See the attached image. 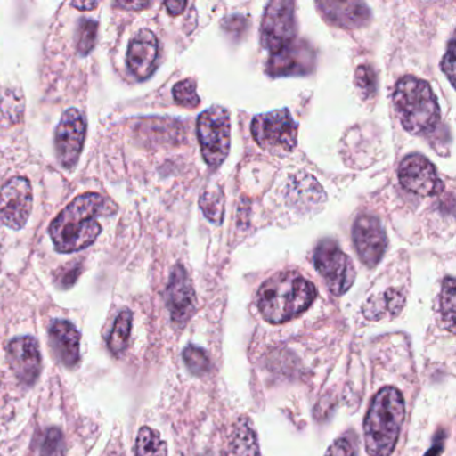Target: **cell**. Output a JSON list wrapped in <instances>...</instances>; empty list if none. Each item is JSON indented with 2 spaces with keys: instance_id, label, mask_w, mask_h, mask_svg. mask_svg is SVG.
I'll use <instances>...</instances> for the list:
<instances>
[{
  "instance_id": "obj_21",
  "label": "cell",
  "mask_w": 456,
  "mask_h": 456,
  "mask_svg": "<svg viewBox=\"0 0 456 456\" xmlns=\"http://www.w3.org/2000/svg\"><path fill=\"white\" fill-rule=\"evenodd\" d=\"M133 314L129 309H125L117 316L113 330L109 336V349L111 354L119 356L126 351L129 346L130 335H132Z\"/></svg>"
},
{
  "instance_id": "obj_12",
  "label": "cell",
  "mask_w": 456,
  "mask_h": 456,
  "mask_svg": "<svg viewBox=\"0 0 456 456\" xmlns=\"http://www.w3.org/2000/svg\"><path fill=\"white\" fill-rule=\"evenodd\" d=\"M352 236H354L357 255L362 258V263L370 268H375L383 258L388 244L386 231L380 220L375 216H359L354 221Z\"/></svg>"
},
{
  "instance_id": "obj_11",
  "label": "cell",
  "mask_w": 456,
  "mask_h": 456,
  "mask_svg": "<svg viewBox=\"0 0 456 456\" xmlns=\"http://www.w3.org/2000/svg\"><path fill=\"white\" fill-rule=\"evenodd\" d=\"M399 180L403 188L418 196H436L443 191L436 169L421 154H410L403 159L399 167Z\"/></svg>"
},
{
  "instance_id": "obj_27",
  "label": "cell",
  "mask_w": 456,
  "mask_h": 456,
  "mask_svg": "<svg viewBox=\"0 0 456 456\" xmlns=\"http://www.w3.org/2000/svg\"><path fill=\"white\" fill-rule=\"evenodd\" d=\"M41 456H66V443L60 428L47 429L41 447Z\"/></svg>"
},
{
  "instance_id": "obj_5",
  "label": "cell",
  "mask_w": 456,
  "mask_h": 456,
  "mask_svg": "<svg viewBox=\"0 0 456 456\" xmlns=\"http://www.w3.org/2000/svg\"><path fill=\"white\" fill-rule=\"evenodd\" d=\"M197 134L202 157L210 167H220L231 149V117L221 106L205 110L197 121Z\"/></svg>"
},
{
  "instance_id": "obj_18",
  "label": "cell",
  "mask_w": 456,
  "mask_h": 456,
  "mask_svg": "<svg viewBox=\"0 0 456 456\" xmlns=\"http://www.w3.org/2000/svg\"><path fill=\"white\" fill-rule=\"evenodd\" d=\"M322 14L330 25L341 28H360L370 20V12L367 4L362 2H336L325 0L317 4Z\"/></svg>"
},
{
  "instance_id": "obj_25",
  "label": "cell",
  "mask_w": 456,
  "mask_h": 456,
  "mask_svg": "<svg viewBox=\"0 0 456 456\" xmlns=\"http://www.w3.org/2000/svg\"><path fill=\"white\" fill-rule=\"evenodd\" d=\"M183 362L193 375L204 376L210 370V360L204 349L188 346L183 352Z\"/></svg>"
},
{
  "instance_id": "obj_19",
  "label": "cell",
  "mask_w": 456,
  "mask_h": 456,
  "mask_svg": "<svg viewBox=\"0 0 456 456\" xmlns=\"http://www.w3.org/2000/svg\"><path fill=\"white\" fill-rule=\"evenodd\" d=\"M404 305V296L400 290L389 289L378 298H370L364 306V314L368 320H379L386 312L397 314Z\"/></svg>"
},
{
  "instance_id": "obj_3",
  "label": "cell",
  "mask_w": 456,
  "mask_h": 456,
  "mask_svg": "<svg viewBox=\"0 0 456 456\" xmlns=\"http://www.w3.org/2000/svg\"><path fill=\"white\" fill-rule=\"evenodd\" d=\"M404 415V399L399 389L384 387L375 395L364 420L365 448L370 456L394 452Z\"/></svg>"
},
{
  "instance_id": "obj_36",
  "label": "cell",
  "mask_w": 456,
  "mask_h": 456,
  "mask_svg": "<svg viewBox=\"0 0 456 456\" xmlns=\"http://www.w3.org/2000/svg\"><path fill=\"white\" fill-rule=\"evenodd\" d=\"M71 6L78 9L79 12H89L98 6V2H73Z\"/></svg>"
},
{
  "instance_id": "obj_29",
  "label": "cell",
  "mask_w": 456,
  "mask_h": 456,
  "mask_svg": "<svg viewBox=\"0 0 456 456\" xmlns=\"http://www.w3.org/2000/svg\"><path fill=\"white\" fill-rule=\"evenodd\" d=\"M98 23L94 20H84L79 26L78 52L87 55L94 49L97 42Z\"/></svg>"
},
{
  "instance_id": "obj_4",
  "label": "cell",
  "mask_w": 456,
  "mask_h": 456,
  "mask_svg": "<svg viewBox=\"0 0 456 456\" xmlns=\"http://www.w3.org/2000/svg\"><path fill=\"white\" fill-rule=\"evenodd\" d=\"M394 105L403 126L411 134L431 133L439 124L440 109L428 82L404 77L397 82Z\"/></svg>"
},
{
  "instance_id": "obj_22",
  "label": "cell",
  "mask_w": 456,
  "mask_h": 456,
  "mask_svg": "<svg viewBox=\"0 0 456 456\" xmlns=\"http://www.w3.org/2000/svg\"><path fill=\"white\" fill-rule=\"evenodd\" d=\"M135 456H167V443L161 435L151 427H142L138 432Z\"/></svg>"
},
{
  "instance_id": "obj_9",
  "label": "cell",
  "mask_w": 456,
  "mask_h": 456,
  "mask_svg": "<svg viewBox=\"0 0 456 456\" xmlns=\"http://www.w3.org/2000/svg\"><path fill=\"white\" fill-rule=\"evenodd\" d=\"M86 121L77 109L63 113L55 132V151L60 164L73 170L78 164L86 140Z\"/></svg>"
},
{
  "instance_id": "obj_16",
  "label": "cell",
  "mask_w": 456,
  "mask_h": 456,
  "mask_svg": "<svg viewBox=\"0 0 456 456\" xmlns=\"http://www.w3.org/2000/svg\"><path fill=\"white\" fill-rule=\"evenodd\" d=\"M159 39L151 30H141L130 42L127 65L133 76L143 81L154 73L159 61Z\"/></svg>"
},
{
  "instance_id": "obj_1",
  "label": "cell",
  "mask_w": 456,
  "mask_h": 456,
  "mask_svg": "<svg viewBox=\"0 0 456 456\" xmlns=\"http://www.w3.org/2000/svg\"><path fill=\"white\" fill-rule=\"evenodd\" d=\"M106 207L108 202L98 193L81 194L69 204L49 229L57 252L69 255L94 244L102 232L98 218Z\"/></svg>"
},
{
  "instance_id": "obj_32",
  "label": "cell",
  "mask_w": 456,
  "mask_h": 456,
  "mask_svg": "<svg viewBox=\"0 0 456 456\" xmlns=\"http://www.w3.org/2000/svg\"><path fill=\"white\" fill-rule=\"evenodd\" d=\"M445 435L443 432H439L435 437L434 445L431 450L426 453V456H439L442 453L443 448H444Z\"/></svg>"
},
{
  "instance_id": "obj_8",
  "label": "cell",
  "mask_w": 456,
  "mask_h": 456,
  "mask_svg": "<svg viewBox=\"0 0 456 456\" xmlns=\"http://www.w3.org/2000/svg\"><path fill=\"white\" fill-rule=\"evenodd\" d=\"M295 4L290 0H273L266 7L261 25V44L272 54L296 41Z\"/></svg>"
},
{
  "instance_id": "obj_30",
  "label": "cell",
  "mask_w": 456,
  "mask_h": 456,
  "mask_svg": "<svg viewBox=\"0 0 456 456\" xmlns=\"http://www.w3.org/2000/svg\"><path fill=\"white\" fill-rule=\"evenodd\" d=\"M442 70L447 76L451 86H455V41L453 38L448 44L447 53L443 58Z\"/></svg>"
},
{
  "instance_id": "obj_6",
  "label": "cell",
  "mask_w": 456,
  "mask_h": 456,
  "mask_svg": "<svg viewBox=\"0 0 456 456\" xmlns=\"http://www.w3.org/2000/svg\"><path fill=\"white\" fill-rule=\"evenodd\" d=\"M252 134L261 149L274 154L289 153L297 145V124L287 109L256 117Z\"/></svg>"
},
{
  "instance_id": "obj_26",
  "label": "cell",
  "mask_w": 456,
  "mask_h": 456,
  "mask_svg": "<svg viewBox=\"0 0 456 456\" xmlns=\"http://www.w3.org/2000/svg\"><path fill=\"white\" fill-rule=\"evenodd\" d=\"M173 97L175 102L183 108L194 109L200 105V97L197 94L196 82L193 79H185L178 82L173 87Z\"/></svg>"
},
{
  "instance_id": "obj_20",
  "label": "cell",
  "mask_w": 456,
  "mask_h": 456,
  "mask_svg": "<svg viewBox=\"0 0 456 456\" xmlns=\"http://www.w3.org/2000/svg\"><path fill=\"white\" fill-rule=\"evenodd\" d=\"M233 456H260L257 435L248 419H240L232 440Z\"/></svg>"
},
{
  "instance_id": "obj_28",
  "label": "cell",
  "mask_w": 456,
  "mask_h": 456,
  "mask_svg": "<svg viewBox=\"0 0 456 456\" xmlns=\"http://www.w3.org/2000/svg\"><path fill=\"white\" fill-rule=\"evenodd\" d=\"M357 89L364 97H372L378 86V78H376L375 70L370 66L360 65L356 69V76H354Z\"/></svg>"
},
{
  "instance_id": "obj_10",
  "label": "cell",
  "mask_w": 456,
  "mask_h": 456,
  "mask_svg": "<svg viewBox=\"0 0 456 456\" xmlns=\"http://www.w3.org/2000/svg\"><path fill=\"white\" fill-rule=\"evenodd\" d=\"M33 210V188L26 177L10 180L0 191V220L10 229L20 231Z\"/></svg>"
},
{
  "instance_id": "obj_13",
  "label": "cell",
  "mask_w": 456,
  "mask_h": 456,
  "mask_svg": "<svg viewBox=\"0 0 456 456\" xmlns=\"http://www.w3.org/2000/svg\"><path fill=\"white\" fill-rule=\"evenodd\" d=\"M167 304L172 322L183 328L196 311V293L191 277L183 265H175L167 288Z\"/></svg>"
},
{
  "instance_id": "obj_35",
  "label": "cell",
  "mask_w": 456,
  "mask_h": 456,
  "mask_svg": "<svg viewBox=\"0 0 456 456\" xmlns=\"http://www.w3.org/2000/svg\"><path fill=\"white\" fill-rule=\"evenodd\" d=\"M117 4L126 10H135V12H140V10L146 9V7L151 6L149 2H118Z\"/></svg>"
},
{
  "instance_id": "obj_15",
  "label": "cell",
  "mask_w": 456,
  "mask_h": 456,
  "mask_svg": "<svg viewBox=\"0 0 456 456\" xmlns=\"http://www.w3.org/2000/svg\"><path fill=\"white\" fill-rule=\"evenodd\" d=\"M314 53L306 42L295 41L272 54L266 71L272 77L305 76L314 69Z\"/></svg>"
},
{
  "instance_id": "obj_23",
  "label": "cell",
  "mask_w": 456,
  "mask_h": 456,
  "mask_svg": "<svg viewBox=\"0 0 456 456\" xmlns=\"http://www.w3.org/2000/svg\"><path fill=\"white\" fill-rule=\"evenodd\" d=\"M224 194L220 189H212L202 193L200 199V207L208 220L215 224L223 223L224 218Z\"/></svg>"
},
{
  "instance_id": "obj_2",
  "label": "cell",
  "mask_w": 456,
  "mask_h": 456,
  "mask_svg": "<svg viewBox=\"0 0 456 456\" xmlns=\"http://www.w3.org/2000/svg\"><path fill=\"white\" fill-rule=\"evenodd\" d=\"M316 288L297 272H281L261 285L257 305L271 324H282L305 312L316 298Z\"/></svg>"
},
{
  "instance_id": "obj_34",
  "label": "cell",
  "mask_w": 456,
  "mask_h": 456,
  "mask_svg": "<svg viewBox=\"0 0 456 456\" xmlns=\"http://www.w3.org/2000/svg\"><path fill=\"white\" fill-rule=\"evenodd\" d=\"M79 276V268H73L71 271H69L68 273L63 274L62 279H61V282H62L63 287H71L74 282L77 281Z\"/></svg>"
},
{
  "instance_id": "obj_33",
  "label": "cell",
  "mask_w": 456,
  "mask_h": 456,
  "mask_svg": "<svg viewBox=\"0 0 456 456\" xmlns=\"http://www.w3.org/2000/svg\"><path fill=\"white\" fill-rule=\"evenodd\" d=\"M186 2H167L165 6H167V12H169L170 15L175 17V15L183 14V10L186 7Z\"/></svg>"
},
{
  "instance_id": "obj_17",
  "label": "cell",
  "mask_w": 456,
  "mask_h": 456,
  "mask_svg": "<svg viewBox=\"0 0 456 456\" xmlns=\"http://www.w3.org/2000/svg\"><path fill=\"white\" fill-rule=\"evenodd\" d=\"M53 351L65 367L74 368L81 357V333L73 322L55 320L50 327Z\"/></svg>"
},
{
  "instance_id": "obj_14",
  "label": "cell",
  "mask_w": 456,
  "mask_h": 456,
  "mask_svg": "<svg viewBox=\"0 0 456 456\" xmlns=\"http://www.w3.org/2000/svg\"><path fill=\"white\" fill-rule=\"evenodd\" d=\"M7 357L15 376L25 386H33L42 370L39 344L33 336H20L10 341Z\"/></svg>"
},
{
  "instance_id": "obj_7",
  "label": "cell",
  "mask_w": 456,
  "mask_h": 456,
  "mask_svg": "<svg viewBox=\"0 0 456 456\" xmlns=\"http://www.w3.org/2000/svg\"><path fill=\"white\" fill-rule=\"evenodd\" d=\"M314 265L336 296L348 292L356 279L351 258L333 240H322L314 250Z\"/></svg>"
},
{
  "instance_id": "obj_24",
  "label": "cell",
  "mask_w": 456,
  "mask_h": 456,
  "mask_svg": "<svg viewBox=\"0 0 456 456\" xmlns=\"http://www.w3.org/2000/svg\"><path fill=\"white\" fill-rule=\"evenodd\" d=\"M440 309H442L445 327L450 332H453V328H455V280L453 277H445L443 281Z\"/></svg>"
},
{
  "instance_id": "obj_31",
  "label": "cell",
  "mask_w": 456,
  "mask_h": 456,
  "mask_svg": "<svg viewBox=\"0 0 456 456\" xmlns=\"http://www.w3.org/2000/svg\"><path fill=\"white\" fill-rule=\"evenodd\" d=\"M327 456H356V453L349 440L341 437L328 448Z\"/></svg>"
}]
</instances>
